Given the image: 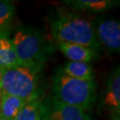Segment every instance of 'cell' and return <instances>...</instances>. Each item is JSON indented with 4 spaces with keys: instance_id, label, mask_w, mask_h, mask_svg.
<instances>
[{
    "instance_id": "18",
    "label": "cell",
    "mask_w": 120,
    "mask_h": 120,
    "mask_svg": "<svg viewBox=\"0 0 120 120\" xmlns=\"http://www.w3.org/2000/svg\"><path fill=\"white\" fill-rule=\"evenodd\" d=\"M0 100H1V95H0Z\"/></svg>"
},
{
    "instance_id": "6",
    "label": "cell",
    "mask_w": 120,
    "mask_h": 120,
    "mask_svg": "<svg viewBox=\"0 0 120 120\" xmlns=\"http://www.w3.org/2000/svg\"><path fill=\"white\" fill-rule=\"evenodd\" d=\"M85 112L78 107L62 102L49 96L42 101L41 119L45 120H84Z\"/></svg>"
},
{
    "instance_id": "4",
    "label": "cell",
    "mask_w": 120,
    "mask_h": 120,
    "mask_svg": "<svg viewBox=\"0 0 120 120\" xmlns=\"http://www.w3.org/2000/svg\"><path fill=\"white\" fill-rule=\"evenodd\" d=\"M11 40L19 64H45L50 47L41 30L30 27H20Z\"/></svg>"
},
{
    "instance_id": "5",
    "label": "cell",
    "mask_w": 120,
    "mask_h": 120,
    "mask_svg": "<svg viewBox=\"0 0 120 120\" xmlns=\"http://www.w3.org/2000/svg\"><path fill=\"white\" fill-rule=\"evenodd\" d=\"M101 107L110 120H120V70L116 67L109 74L101 96Z\"/></svg>"
},
{
    "instance_id": "16",
    "label": "cell",
    "mask_w": 120,
    "mask_h": 120,
    "mask_svg": "<svg viewBox=\"0 0 120 120\" xmlns=\"http://www.w3.org/2000/svg\"><path fill=\"white\" fill-rule=\"evenodd\" d=\"M2 74H3V69L0 68V87H1V83H2Z\"/></svg>"
},
{
    "instance_id": "9",
    "label": "cell",
    "mask_w": 120,
    "mask_h": 120,
    "mask_svg": "<svg viewBox=\"0 0 120 120\" xmlns=\"http://www.w3.org/2000/svg\"><path fill=\"white\" fill-rule=\"evenodd\" d=\"M62 2L73 11L90 13H105L119 5L116 0H66Z\"/></svg>"
},
{
    "instance_id": "3",
    "label": "cell",
    "mask_w": 120,
    "mask_h": 120,
    "mask_svg": "<svg viewBox=\"0 0 120 120\" xmlns=\"http://www.w3.org/2000/svg\"><path fill=\"white\" fill-rule=\"evenodd\" d=\"M44 64H17L3 69L0 94L30 101L38 98V90Z\"/></svg>"
},
{
    "instance_id": "12",
    "label": "cell",
    "mask_w": 120,
    "mask_h": 120,
    "mask_svg": "<svg viewBox=\"0 0 120 120\" xmlns=\"http://www.w3.org/2000/svg\"><path fill=\"white\" fill-rule=\"evenodd\" d=\"M61 69L65 74L73 78L83 80H94L95 72L90 63L69 61Z\"/></svg>"
},
{
    "instance_id": "10",
    "label": "cell",
    "mask_w": 120,
    "mask_h": 120,
    "mask_svg": "<svg viewBox=\"0 0 120 120\" xmlns=\"http://www.w3.org/2000/svg\"><path fill=\"white\" fill-rule=\"evenodd\" d=\"M19 64L9 30L0 31V68L6 69Z\"/></svg>"
},
{
    "instance_id": "11",
    "label": "cell",
    "mask_w": 120,
    "mask_h": 120,
    "mask_svg": "<svg viewBox=\"0 0 120 120\" xmlns=\"http://www.w3.org/2000/svg\"><path fill=\"white\" fill-rule=\"evenodd\" d=\"M0 116L9 120H15L19 112L29 101L16 96L0 94Z\"/></svg>"
},
{
    "instance_id": "2",
    "label": "cell",
    "mask_w": 120,
    "mask_h": 120,
    "mask_svg": "<svg viewBox=\"0 0 120 120\" xmlns=\"http://www.w3.org/2000/svg\"><path fill=\"white\" fill-rule=\"evenodd\" d=\"M52 92L65 104L89 111L97 100V85L94 80H83L67 76L59 68L52 78Z\"/></svg>"
},
{
    "instance_id": "13",
    "label": "cell",
    "mask_w": 120,
    "mask_h": 120,
    "mask_svg": "<svg viewBox=\"0 0 120 120\" xmlns=\"http://www.w3.org/2000/svg\"><path fill=\"white\" fill-rule=\"evenodd\" d=\"M41 109L42 101L38 98H34L26 103L15 120H41Z\"/></svg>"
},
{
    "instance_id": "8",
    "label": "cell",
    "mask_w": 120,
    "mask_h": 120,
    "mask_svg": "<svg viewBox=\"0 0 120 120\" xmlns=\"http://www.w3.org/2000/svg\"><path fill=\"white\" fill-rule=\"evenodd\" d=\"M57 47L61 52L72 62H90L99 60V52L90 48L71 43L57 42Z\"/></svg>"
},
{
    "instance_id": "14",
    "label": "cell",
    "mask_w": 120,
    "mask_h": 120,
    "mask_svg": "<svg viewBox=\"0 0 120 120\" xmlns=\"http://www.w3.org/2000/svg\"><path fill=\"white\" fill-rule=\"evenodd\" d=\"M16 15V7L13 2L0 1V31L9 30Z\"/></svg>"
},
{
    "instance_id": "1",
    "label": "cell",
    "mask_w": 120,
    "mask_h": 120,
    "mask_svg": "<svg viewBox=\"0 0 120 120\" xmlns=\"http://www.w3.org/2000/svg\"><path fill=\"white\" fill-rule=\"evenodd\" d=\"M52 35L56 42L71 43L99 52L102 48L96 36L93 21L68 10H59L49 20Z\"/></svg>"
},
{
    "instance_id": "17",
    "label": "cell",
    "mask_w": 120,
    "mask_h": 120,
    "mask_svg": "<svg viewBox=\"0 0 120 120\" xmlns=\"http://www.w3.org/2000/svg\"><path fill=\"white\" fill-rule=\"evenodd\" d=\"M0 120H9V119H5V118H3V117H2V116H0Z\"/></svg>"
},
{
    "instance_id": "15",
    "label": "cell",
    "mask_w": 120,
    "mask_h": 120,
    "mask_svg": "<svg viewBox=\"0 0 120 120\" xmlns=\"http://www.w3.org/2000/svg\"><path fill=\"white\" fill-rule=\"evenodd\" d=\"M84 120H96L95 119H94L93 117H91L89 115H86L85 116V118H84Z\"/></svg>"
},
{
    "instance_id": "19",
    "label": "cell",
    "mask_w": 120,
    "mask_h": 120,
    "mask_svg": "<svg viewBox=\"0 0 120 120\" xmlns=\"http://www.w3.org/2000/svg\"><path fill=\"white\" fill-rule=\"evenodd\" d=\"M41 120H45V119H41Z\"/></svg>"
},
{
    "instance_id": "7",
    "label": "cell",
    "mask_w": 120,
    "mask_h": 120,
    "mask_svg": "<svg viewBox=\"0 0 120 120\" xmlns=\"http://www.w3.org/2000/svg\"><path fill=\"white\" fill-rule=\"evenodd\" d=\"M97 39L101 47L105 48L110 53H119L120 50V23L118 20L96 19L93 21Z\"/></svg>"
}]
</instances>
